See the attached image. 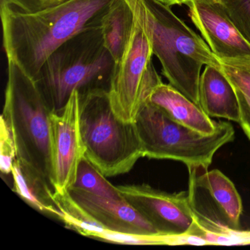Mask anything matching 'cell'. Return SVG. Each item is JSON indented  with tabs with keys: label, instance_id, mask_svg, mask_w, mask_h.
I'll return each instance as SVG.
<instances>
[{
	"label": "cell",
	"instance_id": "6",
	"mask_svg": "<svg viewBox=\"0 0 250 250\" xmlns=\"http://www.w3.org/2000/svg\"><path fill=\"white\" fill-rule=\"evenodd\" d=\"M134 123L143 157L178 161L187 165L188 169H208L216 152L235 137L230 123L220 121L213 134H202L174 121L148 102Z\"/></svg>",
	"mask_w": 250,
	"mask_h": 250
},
{
	"label": "cell",
	"instance_id": "2",
	"mask_svg": "<svg viewBox=\"0 0 250 250\" xmlns=\"http://www.w3.org/2000/svg\"><path fill=\"white\" fill-rule=\"evenodd\" d=\"M141 17L151 42L153 55L169 84L199 105L203 65L221 67L206 41L171 10L156 0H125Z\"/></svg>",
	"mask_w": 250,
	"mask_h": 250
},
{
	"label": "cell",
	"instance_id": "13",
	"mask_svg": "<svg viewBox=\"0 0 250 250\" xmlns=\"http://www.w3.org/2000/svg\"><path fill=\"white\" fill-rule=\"evenodd\" d=\"M198 97L199 105L210 118L239 122L238 98L222 68L206 65L200 76Z\"/></svg>",
	"mask_w": 250,
	"mask_h": 250
},
{
	"label": "cell",
	"instance_id": "12",
	"mask_svg": "<svg viewBox=\"0 0 250 250\" xmlns=\"http://www.w3.org/2000/svg\"><path fill=\"white\" fill-rule=\"evenodd\" d=\"M74 200L105 229L120 233L163 235L125 198H107L71 188Z\"/></svg>",
	"mask_w": 250,
	"mask_h": 250
},
{
	"label": "cell",
	"instance_id": "24",
	"mask_svg": "<svg viewBox=\"0 0 250 250\" xmlns=\"http://www.w3.org/2000/svg\"><path fill=\"white\" fill-rule=\"evenodd\" d=\"M156 1L167 5V6L172 7L174 5H187L194 0H156Z\"/></svg>",
	"mask_w": 250,
	"mask_h": 250
},
{
	"label": "cell",
	"instance_id": "9",
	"mask_svg": "<svg viewBox=\"0 0 250 250\" xmlns=\"http://www.w3.org/2000/svg\"><path fill=\"white\" fill-rule=\"evenodd\" d=\"M51 183L55 192L63 194L74 186L77 169L85 156L80 128V94L73 92L65 107L51 115Z\"/></svg>",
	"mask_w": 250,
	"mask_h": 250
},
{
	"label": "cell",
	"instance_id": "22",
	"mask_svg": "<svg viewBox=\"0 0 250 250\" xmlns=\"http://www.w3.org/2000/svg\"><path fill=\"white\" fill-rule=\"evenodd\" d=\"M17 159V150L11 130L5 119L0 121V169L3 174L11 173L13 165Z\"/></svg>",
	"mask_w": 250,
	"mask_h": 250
},
{
	"label": "cell",
	"instance_id": "7",
	"mask_svg": "<svg viewBox=\"0 0 250 250\" xmlns=\"http://www.w3.org/2000/svg\"><path fill=\"white\" fill-rule=\"evenodd\" d=\"M188 170V201L195 225L191 236L207 244H237L242 200L235 185L219 169Z\"/></svg>",
	"mask_w": 250,
	"mask_h": 250
},
{
	"label": "cell",
	"instance_id": "18",
	"mask_svg": "<svg viewBox=\"0 0 250 250\" xmlns=\"http://www.w3.org/2000/svg\"><path fill=\"white\" fill-rule=\"evenodd\" d=\"M55 197L62 211L61 221L67 228L84 236L94 238L106 230L73 199L69 192L61 194L55 191Z\"/></svg>",
	"mask_w": 250,
	"mask_h": 250
},
{
	"label": "cell",
	"instance_id": "4",
	"mask_svg": "<svg viewBox=\"0 0 250 250\" xmlns=\"http://www.w3.org/2000/svg\"><path fill=\"white\" fill-rule=\"evenodd\" d=\"M52 112L34 79L13 61H8V81L2 117L12 134L17 159L44 175L50 183Z\"/></svg>",
	"mask_w": 250,
	"mask_h": 250
},
{
	"label": "cell",
	"instance_id": "14",
	"mask_svg": "<svg viewBox=\"0 0 250 250\" xmlns=\"http://www.w3.org/2000/svg\"><path fill=\"white\" fill-rule=\"evenodd\" d=\"M148 102L181 125L204 134H213L220 122L211 119L200 107L169 84L162 83L152 91Z\"/></svg>",
	"mask_w": 250,
	"mask_h": 250
},
{
	"label": "cell",
	"instance_id": "17",
	"mask_svg": "<svg viewBox=\"0 0 250 250\" xmlns=\"http://www.w3.org/2000/svg\"><path fill=\"white\" fill-rule=\"evenodd\" d=\"M219 61L222 71L232 84L238 98V124L250 141V57Z\"/></svg>",
	"mask_w": 250,
	"mask_h": 250
},
{
	"label": "cell",
	"instance_id": "1",
	"mask_svg": "<svg viewBox=\"0 0 250 250\" xmlns=\"http://www.w3.org/2000/svg\"><path fill=\"white\" fill-rule=\"evenodd\" d=\"M114 0H68L34 14L0 5L8 61L34 79L51 55L76 35L101 27Z\"/></svg>",
	"mask_w": 250,
	"mask_h": 250
},
{
	"label": "cell",
	"instance_id": "10",
	"mask_svg": "<svg viewBox=\"0 0 250 250\" xmlns=\"http://www.w3.org/2000/svg\"><path fill=\"white\" fill-rule=\"evenodd\" d=\"M118 187L124 198L162 235H189L195 221L187 191L168 193L147 184Z\"/></svg>",
	"mask_w": 250,
	"mask_h": 250
},
{
	"label": "cell",
	"instance_id": "3",
	"mask_svg": "<svg viewBox=\"0 0 250 250\" xmlns=\"http://www.w3.org/2000/svg\"><path fill=\"white\" fill-rule=\"evenodd\" d=\"M115 63L100 27L82 32L61 45L34 80L53 112H59L75 90L109 91Z\"/></svg>",
	"mask_w": 250,
	"mask_h": 250
},
{
	"label": "cell",
	"instance_id": "15",
	"mask_svg": "<svg viewBox=\"0 0 250 250\" xmlns=\"http://www.w3.org/2000/svg\"><path fill=\"white\" fill-rule=\"evenodd\" d=\"M11 173L16 194L40 213L61 220L62 211L57 203L55 191L51 189L52 184L44 175L17 158Z\"/></svg>",
	"mask_w": 250,
	"mask_h": 250
},
{
	"label": "cell",
	"instance_id": "11",
	"mask_svg": "<svg viewBox=\"0 0 250 250\" xmlns=\"http://www.w3.org/2000/svg\"><path fill=\"white\" fill-rule=\"evenodd\" d=\"M188 15L215 56L219 60L250 57V43L227 14L220 0H194Z\"/></svg>",
	"mask_w": 250,
	"mask_h": 250
},
{
	"label": "cell",
	"instance_id": "23",
	"mask_svg": "<svg viewBox=\"0 0 250 250\" xmlns=\"http://www.w3.org/2000/svg\"><path fill=\"white\" fill-rule=\"evenodd\" d=\"M68 0H0V5L11 7L27 14H34L61 5Z\"/></svg>",
	"mask_w": 250,
	"mask_h": 250
},
{
	"label": "cell",
	"instance_id": "8",
	"mask_svg": "<svg viewBox=\"0 0 250 250\" xmlns=\"http://www.w3.org/2000/svg\"><path fill=\"white\" fill-rule=\"evenodd\" d=\"M133 11L131 39L122 58L115 63L108 91L112 110L126 123L135 122L152 91L162 83L152 61L153 51L147 29L138 13Z\"/></svg>",
	"mask_w": 250,
	"mask_h": 250
},
{
	"label": "cell",
	"instance_id": "20",
	"mask_svg": "<svg viewBox=\"0 0 250 250\" xmlns=\"http://www.w3.org/2000/svg\"><path fill=\"white\" fill-rule=\"evenodd\" d=\"M96 239L103 240L114 244L126 245H181V236L168 235H144L120 233L105 230Z\"/></svg>",
	"mask_w": 250,
	"mask_h": 250
},
{
	"label": "cell",
	"instance_id": "19",
	"mask_svg": "<svg viewBox=\"0 0 250 250\" xmlns=\"http://www.w3.org/2000/svg\"><path fill=\"white\" fill-rule=\"evenodd\" d=\"M71 188L107 198L115 200L124 198L118 187L108 181L106 176L85 156L79 165L75 182Z\"/></svg>",
	"mask_w": 250,
	"mask_h": 250
},
{
	"label": "cell",
	"instance_id": "16",
	"mask_svg": "<svg viewBox=\"0 0 250 250\" xmlns=\"http://www.w3.org/2000/svg\"><path fill=\"white\" fill-rule=\"evenodd\" d=\"M134 14L125 0H114L101 24L105 47L115 62L122 58L131 39Z\"/></svg>",
	"mask_w": 250,
	"mask_h": 250
},
{
	"label": "cell",
	"instance_id": "21",
	"mask_svg": "<svg viewBox=\"0 0 250 250\" xmlns=\"http://www.w3.org/2000/svg\"><path fill=\"white\" fill-rule=\"evenodd\" d=\"M235 27L250 43V0H220Z\"/></svg>",
	"mask_w": 250,
	"mask_h": 250
},
{
	"label": "cell",
	"instance_id": "5",
	"mask_svg": "<svg viewBox=\"0 0 250 250\" xmlns=\"http://www.w3.org/2000/svg\"><path fill=\"white\" fill-rule=\"evenodd\" d=\"M80 128L87 159L106 177L129 172L143 157L135 123L112 110L108 90L80 93Z\"/></svg>",
	"mask_w": 250,
	"mask_h": 250
}]
</instances>
